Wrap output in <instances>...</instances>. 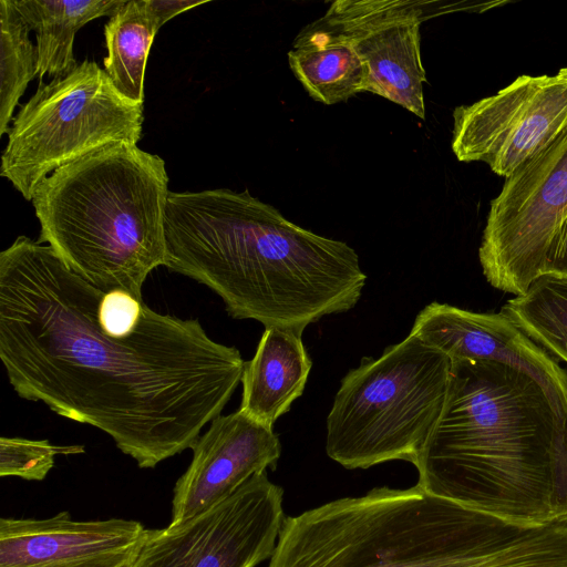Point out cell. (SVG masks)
I'll use <instances>...</instances> for the list:
<instances>
[{"mask_svg":"<svg viewBox=\"0 0 567 567\" xmlns=\"http://www.w3.org/2000/svg\"><path fill=\"white\" fill-rule=\"evenodd\" d=\"M165 267L207 286L234 319L298 333L360 300L367 275L347 243L287 219L248 189L168 193Z\"/></svg>","mask_w":567,"mask_h":567,"instance_id":"3957f363","label":"cell"},{"mask_svg":"<svg viewBox=\"0 0 567 567\" xmlns=\"http://www.w3.org/2000/svg\"><path fill=\"white\" fill-rule=\"evenodd\" d=\"M143 104L123 96L96 62L84 60L38 90L8 130L0 175L31 202L58 168L116 142L137 144Z\"/></svg>","mask_w":567,"mask_h":567,"instance_id":"52a82bcc","label":"cell"},{"mask_svg":"<svg viewBox=\"0 0 567 567\" xmlns=\"http://www.w3.org/2000/svg\"><path fill=\"white\" fill-rule=\"evenodd\" d=\"M501 312L534 342L567 362V277L540 275Z\"/></svg>","mask_w":567,"mask_h":567,"instance_id":"d6986e66","label":"cell"},{"mask_svg":"<svg viewBox=\"0 0 567 567\" xmlns=\"http://www.w3.org/2000/svg\"><path fill=\"white\" fill-rule=\"evenodd\" d=\"M125 0H13L37 35L38 76L56 79L71 73L78 62L73 45L76 32L87 22L111 17Z\"/></svg>","mask_w":567,"mask_h":567,"instance_id":"e0dca14e","label":"cell"},{"mask_svg":"<svg viewBox=\"0 0 567 567\" xmlns=\"http://www.w3.org/2000/svg\"><path fill=\"white\" fill-rule=\"evenodd\" d=\"M82 445H52L48 440L0 439V476L43 481L53 468L56 455L80 454Z\"/></svg>","mask_w":567,"mask_h":567,"instance_id":"44dd1931","label":"cell"},{"mask_svg":"<svg viewBox=\"0 0 567 567\" xmlns=\"http://www.w3.org/2000/svg\"><path fill=\"white\" fill-rule=\"evenodd\" d=\"M567 216V126L506 178L491 202L480 262L496 289L523 295L542 275L548 246Z\"/></svg>","mask_w":567,"mask_h":567,"instance_id":"ba28073f","label":"cell"},{"mask_svg":"<svg viewBox=\"0 0 567 567\" xmlns=\"http://www.w3.org/2000/svg\"><path fill=\"white\" fill-rule=\"evenodd\" d=\"M543 274L567 277V216L548 246Z\"/></svg>","mask_w":567,"mask_h":567,"instance_id":"7402d4cb","label":"cell"},{"mask_svg":"<svg viewBox=\"0 0 567 567\" xmlns=\"http://www.w3.org/2000/svg\"><path fill=\"white\" fill-rule=\"evenodd\" d=\"M425 2L336 0L327 14L350 40L367 72V92L380 95L424 120L421 23Z\"/></svg>","mask_w":567,"mask_h":567,"instance_id":"8fae6325","label":"cell"},{"mask_svg":"<svg viewBox=\"0 0 567 567\" xmlns=\"http://www.w3.org/2000/svg\"><path fill=\"white\" fill-rule=\"evenodd\" d=\"M284 489L266 472L183 523L146 529L132 567H256L272 556Z\"/></svg>","mask_w":567,"mask_h":567,"instance_id":"9c48e42d","label":"cell"},{"mask_svg":"<svg viewBox=\"0 0 567 567\" xmlns=\"http://www.w3.org/2000/svg\"><path fill=\"white\" fill-rule=\"evenodd\" d=\"M158 30L145 0H125L104 27V71L116 90L136 103H144L145 68Z\"/></svg>","mask_w":567,"mask_h":567,"instance_id":"ac0fdd59","label":"cell"},{"mask_svg":"<svg viewBox=\"0 0 567 567\" xmlns=\"http://www.w3.org/2000/svg\"><path fill=\"white\" fill-rule=\"evenodd\" d=\"M146 528L136 520L0 519V567H132Z\"/></svg>","mask_w":567,"mask_h":567,"instance_id":"4fadbf2b","label":"cell"},{"mask_svg":"<svg viewBox=\"0 0 567 567\" xmlns=\"http://www.w3.org/2000/svg\"><path fill=\"white\" fill-rule=\"evenodd\" d=\"M451 360L410 333L341 380L327 417L326 452L346 468L415 463L444 406Z\"/></svg>","mask_w":567,"mask_h":567,"instance_id":"8992f818","label":"cell"},{"mask_svg":"<svg viewBox=\"0 0 567 567\" xmlns=\"http://www.w3.org/2000/svg\"><path fill=\"white\" fill-rule=\"evenodd\" d=\"M414 466L426 492L511 522H567V389L494 359L451 361Z\"/></svg>","mask_w":567,"mask_h":567,"instance_id":"7a4b0ae2","label":"cell"},{"mask_svg":"<svg viewBox=\"0 0 567 567\" xmlns=\"http://www.w3.org/2000/svg\"><path fill=\"white\" fill-rule=\"evenodd\" d=\"M288 62L310 97L326 105L368 90L359 54L327 13L300 30L288 51Z\"/></svg>","mask_w":567,"mask_h":567,"instance_id":"2e32d148","label":"cell"},{"mask_svg":"<svg viewBox=\"0 0 567 567\" xmlns=\"http://www.w3.org/2000/svg\"><path fill=\"white\" fill-rule=\"evenodd\" d=\"M0 359L20 398L103 431L141 468L190 449L245 365L198 319L102 291L27 236L0 254Z\"/></svg>","mask_w":567,"mask_h":567,"instance_id":"6da1fadb","label":"cell"},{"mask_svg":"<svg viewBox=\"0 0 567 567\" xmlns=\"http://www.w3.org/2000/svg\"><path fill=\"white\" fill-rule=\"evenodd\" d=\"M146 7L154 19L156 25L161 29L168 20L177 14L204 4L207 0H145Z\"/></svg>","mask_w":567,"mask_h":567,"instance_id":"603a6c76","label":"cell"},{"mask_svg":"<svg viewBox=\"0 0 567 567\" xmlns=\"http://www.w3.org/2000/svg\"><path fill=\"white\" fill-rule=\"evenodd\" d=\"M311 365L301 333L265 328L255 355L244 365L239 410L272 426L303 393Z\"/></svg>","mask_w":567,"mask_h":567,"instance_id":"9a60e30c","label":"cell"},{"mask_svg":"<svg viewBox=\"0 0 567 567\" xmlns=\"http://www.w3.org/2000/svg\"><path fill=\"white\" fill-rule=\"evenodd\" d=\"M30 32L13 0H0V136L8 132L20 97L38 75Z\"/></svg>","mask_w":567,"mask_h":567,"instance_id":"ffe728a7","label":"cell"},{"mask_svg":"<svg viewBox=\"0 0 567 567\" xmlns=\"http://www.w3.org/2000/svg\"><path fill=\"white\" fill-rule=\"evenodd\" d=\"M267 567H567V522L527 525L375 487L285 518Z\"/></svg>","mask_w":567,"mask_h":567,"instance_id":"277c9868","label":"cell"},{"mask_svg":"<svg viewBox=\"0 0 567 567\" xmlns=\"http://www.w3.org/2000/svg\"><path fill=\"white\" fill-rule=\"evenodd\" d=\"M410 333L443 351L451 361L509 362L567 389V371L502 312L481 313L431 302L417 313Z\"/></svg>","mask_w":567,"mask_h":567,"instance_id":"5bb4252c","label":"cell"},{"mask_svg":"<svg viewBox=\"0 0 567 567\" xmlns=\"http://www.w3.org/2000/svg\"><path fill=\"white\" fill-rule=\"evenodd\" d=\"M567 126V68L520 75L496 94L453 112L452 151L508 178Z\"/></svg>","mask_w":567,"mask_h":567,"instance_id":"30bf717a","label":"cell"},{"mask_svg":"<svg viewBox=\"0 0 567 567\" xmlns=\"http://www.w3.org/2000/svg\"><path fill=\"white\" fill-rule=\"evenodd\" d=\"M168 175L137 144L103 146L51 173L32 205L47 243L65 266L102 291L143 299L148 275L165 266Z\"/></svg>","mask_w":567,"mask_h":567,"instance_id":"5b68a950","label":"cell"},{"mask_svg":"<svg viewBox=\"0 0 567 567\" xmlns=\"http://www.w3.org/2000/svg\"><path fill=\"white\" fill-rule=\"evenodd\" d=\"M190 449L192 461L173 489L171 525L212 508L268 467L275 470L281 455L272 426L240 410L215 417Z\"/></svg>","mask_w":567,"mask_h":567,"instance_id":"7c38bea8","label":"cell"}]
</instances>
